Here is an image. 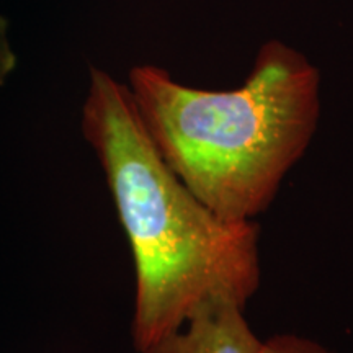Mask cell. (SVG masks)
<instances>
[{
    "label": "cell",
    "mask_w": 353,
    "mask_h": 353,
    "mask_svg": "<svg viewBox=\"0 0 353 353\" xmlns=\"http://www.w3.org/2000/svg\"><path fill=\"white\" fill-rule=\"evenodd\" d=\"M259 353H332L321 343L296 334H278L260 345Z\"/></svg>",
    "instance_id": "obj_4"
},
{
    "label": "cell",
    "mask_w": 353,
    "mask_h": 353,
    "mask_svg": "<svg viewBox=\"0 0 353 353\" xmlns=\"http://www.w3.org/2000/svg\"><path fill=\"white\" fill-rule=\"evenodd\" d=\"M19 64V57L13 51L10 38H8V20L0 15V87L6 85L8 77Z\"/></svg>",
    "instance_id": "obj_5"
},
{
    "label": "cell",
    "mask_w": 353,
    "mask_h": 353,
    "mask_svg": "<svg viewBox=\"0 0 353 353\" xmlns=\"http://www.w3.org/2000/svg\"><path fill=\"white\" fill-rule=\"evenodd\" d=\"M82 134L107 179L136 273L132 345L143 352L198 307H245L260 286L259 226L219 218L169 169L128 83L90 68Z\"/></svg>",
    "instance_id": "obj_1"
},
{
    "label": "cell",
    "mask_w": 353,
    "mask_h": 353,
    "mask_svg": "<svg viewBox=\"0 0 353 353\" xmlns=\"http://www.w3.org/2000/svg\"><path fill=\"white\" fill-rule=\"evenodd\" d=\"M262 341L250 329L244 307L228 299L205 303L175 332L139 353H259Z\"/></svg>",
    "instance_id": "obj_3"
},
{
    "label": "cell",
    "mask_w": 353,
    "mask_h": 353,
    "mask_svg": "<svg viewBox=\"0 0 353 353\" xmlns=\"http://www.w3.org/2000/svg\"><path fill=\"white\" fill-rule=\"evenodd\" d=\"M128 87L169 169L234 223L268 210L319 125V69L280 39L262 44L231 90L183 85L152 64L134 65Z\"/></svg>",
    "instance_id": "obj_2"
}]
</instances>
